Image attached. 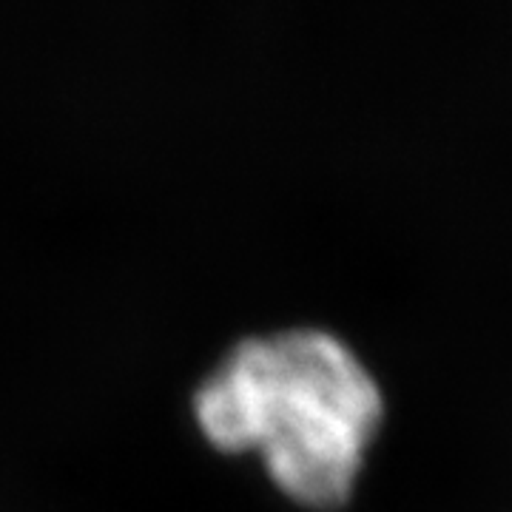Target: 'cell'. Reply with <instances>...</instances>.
Listing matches in <instances>:
<instances>
[{
	"label": "cell",
	"mask_w": 512,
	"mask_h": 512,
	"mask_svg": "<svg viewBox=\"0 0 512 512\" xmlns=\"http://www.w3.org/2000/svg\"><path fill=\"white\" fill-rule=\"evenodd\" d=\"M202 433L259 450L279 490L311 510L345 507L384 413L362 359L328 330L242 339L197 390Z\"/></svg>",
	"instance_id": "cell-1"
}]
</instances>
